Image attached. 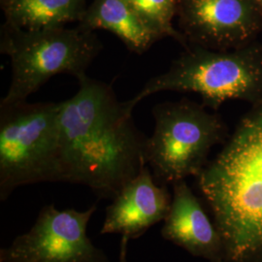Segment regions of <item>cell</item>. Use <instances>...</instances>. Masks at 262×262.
I'll list each match as a JSON object with an SVG mask.
<instances>
[{
	"instance_id": "obj_5",
	"label": "cell",
	"mask_w": 262,
	"mask_h": 262,
	"mask_svg": "<svg viewBox=\"0 0 262 262\" xmlns=\"http://www.w3.org/2000/svg\"><path fill=\"white\" fill-rule=\"evenodd\" d=\"M60 103L0 105V199L21 186L63 182Z\"/></svg>"
},
{
	"instance_id": "obj_14",
	"label": "cell",
	"mask_w": 262,
	"mask_h": 262,
	"mask_svg": "<svg viewBox=\"0 0 262 262\" xmlns=\"http://www.w3.org/2000/svg\"><path fill=\"white\" fill-rule=\"evenodd\" d=\"M128 241L129 239L126 237H122L120 244V255L119 262H127V253H128Z\"/></svg>"
},
{
	"instance_id": "obj_2",
	"label": "cell",
	"mask_w": 262,
	"mask_h": 262,
	"mask_svg": "<svg viewBox=\"0 0 262 262\" xmlns=\"http://www.w3.org/2000/svg\"><path fill=\"white\" fill-rule=\"evenodd\" d=\"M226 262H262V101L199 174Z\"/></svg>"
},
{
	"instance_id": "obj_3",
	"label": "cell",
	"mask_w": 262,
	"mask_h": 262,
	"mask_svg": "<svg viewBox=\"0 0 262 262\" xmlns=\"http://www.w3.org/2000/svg\"><path fill=\"white\" fill-rule=\"evenodd\" d=\"M160 92L198 94L204 106L216 109L227 100L254 105L262 101V45L216 51L187 48L168 70L149 80L127 102L134 108L142 99Z\"/></svg>"
},
{
	"instance_id": "obj_1",
	"label": "cell",
	"mask_w": 262,
	"mask_h": 262,
	"mask_svg": "<svg viewBox=\"0 0 262 262\" xmlns=\"http://www.w3.org/2000/svg\"><path fill=\"white\" fill-rule=\"evenodd\" d=\"M78 81L75 95L59 102L63 182L113 199L148 166V138L132 120L133 108L110 85L86 74Z\"/></svg>"
},
{
	"instance_id": "obj_8",
	"label": "cell",
	"mask_w": 262,
	"mask_h": 262,
	"mask_svg": "<svg viewBox=\"0 0 262 262\" xmlns=\"http://www.w3.org/2000/svg\"><path fill=\"white\" fill-rule=\"evenodd\" d=\"M181 33L194 47L224 51L254 42L262 15L253 0H178Z\"/></svg>"
},
{
	"instance_id": "obj_16",
	"label": "cell",
	"mask_w": 262,
	"mask_h": 262,
	"mask_svg": "<svg viewBox=\"0 0 262 262\" xmlns=\"http://www.w3.org/2000/svg\"><path fill=\"white\" fill-rule=\"evenodd\" d=\"M12 0H0V5H1V8H4L9 2H11Z\"/></svg>"
},
{
	"instance_id": "obj_4",
	"label": "cell",
	"mask_w": 262,
	"mask_h": 262,
	"mask_svg": "<svg viewBox=\"0 0 262 262\" xmlns=\"http://www.w3.org/2000/svg\"><path fill=\"white\" fill-rule=\"evenodd\" d=\"M102 44L94 30L82 26L27 30L4 24L0 51L9 57L11 84L0 105L27 101L49 79L70 74L85 75Z\"/></svg>"
},
{
	"instance_id": "obj_12",
	"label": "cell",
	"mask_w": 262,
	"mask_h": 262,
	"mask_svg": "<svg viewBox=\"0 0 262 262\" xmlns=\"http://www.w3.org/2000/svg\"><path fill=\"white\" fill-rule=\"evenodd\" d=\"M86 9L85 0H12L2 8L6 24L27 30L81 23Z\"/></svg>"
},
{
	"instance_id": "obj_6",
	"label": "cell",
	"mask_w": 262,
	"mask_h": 262,
	"mask_svg": "<svg viewBox=\"0 0 262 262\" xmlns=\"http://www.w3.org/2000/svg\"><path fill=\"white\" fill-rule=\"evenodd\" d=\"M155 130L147 142V164L158 183L198 177L212 148L225 138V122L188 100L158 104Z\"/></svg>"
},
{
	"instance_id": "obj_11",
	"label": "cell",
	"mask_w": 262,
	"mask_h": 262,
	"mask_svg": "<svg viewBox=\"0 0 262 262\" xmlns=\"http://www.w3.org/2000/svg\"><path fill=\"white\" fill-rule=\"evenodd\" d=\"M80 26L91 30H108L136 54L145 53L159 40L125 0H94Z\"/></svg>"
},
{
	"instance_id": "obj_15",
	"label": "cell",
	"mask_w": 262,
	"mask_h": 262,
	"mask_svg": "<svg viewBox=\"0 0 262 262\" xmlns=\"http://www.w3.org/2000/svg\"><path fill=\"white\" fill-rule=\"evenodd\" d=\"M253 3L255 4V6L257 7V9L259 10V12L262 15V0H253Z\"/></svg>"
},
{
	"instance_id": "obj_13",
	"label": "cell",
	"mask_w": 262,
	"mask_h": 262,
	"mask_svg": "<svg viewBox=\"0 0 262 262\" xmlns=\"http://www.w3.org/2000/svg\"><path fill=\"white\" fill-rule=\"evenodd\" d=\"M143 24L158 37H171L185 47L187 42L181 31L174 28L178 0H125Z\"/></svg>"
},
{
	"instance_id": "obj_10",
	"label": "cell",
	"mask_w": 262,
	"mask_h": 262,
	"mask_svg": "<svg viewBox=\"0 0 262 262\" xmlns=\"http://www.w3.org/2000/svg\"><path fill=\"white\" fill-rule=\"evenodd\" d=\"M162 237L193 256L210 262H226L222 236L207 215L186 181L173 184L168 215L163 221Z\"/></svg>"
},
{
	"instance_id": "obj_9",
	"label": "cell",
	"mask_w": 262,
	"mask_h": 262,
	"mask_svg": "<svg viewBox=\"0 0 262 262\" xmlns=\"http://www.w3.org/2000/svg\"><path fill=\"white\" fill-rule=\"evenodd\" d=\"M172 195L159 186L149 166L127 183L107 207L101 234L138 239L168 215Z\"/></svg>"
},
{
	"instance_id": "obj_7",
	"label": "cell",
	"mask_w": 262,
	"mask_h": 262,
	"mask_svg": "<svg viewBox=\"0 0 262 262\" xmlns=\"http://www.w3.org/2000/svg\"><path fill=\"white\" fill-rule=\"evenodd\" d=\"M95 211V205L85 211L42 208L28 232L0 251V262H110L86 235Z\"/></svg>"
}]
</instances>
